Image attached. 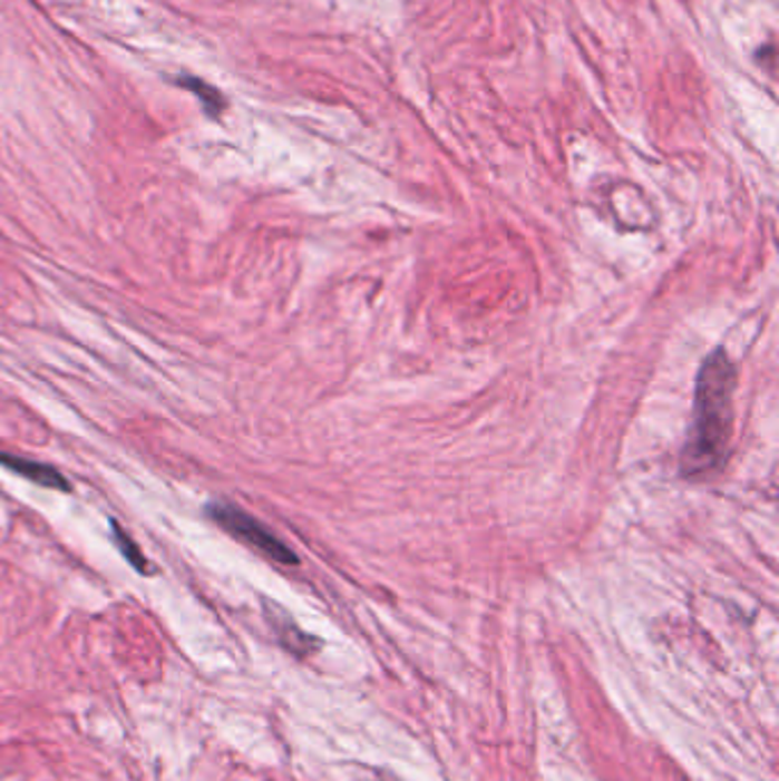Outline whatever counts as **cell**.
Returning a JSON list of instances; mask_svg holds the SVG:
<instances>
[{
    "instance_id": "cell-1",
    "label": "cell",
    "mask_w": 779,
    "mask_h": 781,
    "mask_svg": "<svg viewBox=\"0 0 779 781\" xmlns=\"http://www.w3.org/2000/svg\"><path fill=\"white\" fill-rule=\"evenodd\" d=\"M734 363L718 350L704 361L698 375L693 421L681 450V474L685 478L707 476L727 459L734 435Z\"/></svg>"
},
{
    "instance_id": "cell-2",
    "label": "cell",
    "mask_w": 779,
    "mask_h": 781,
    "mask_svg": "<svg viewBox=\"0 0 779 781\" xmlns=\"http://www.w3.org/2000/svg\"><path fill=\"white\" fill-rule=\"evenodd\" d=\"M208 515L226 533H232L236 539L261 550V554L267 556L270 560L280 565H298V556L277 535H274L270 528H265L259 519L247 515L245 510L236 508V505L213 502L208 505Z\"/></svg>"
},
{
    "instance_id": "cell-3",
    "label": "cell",
    "mask_w": 779,
    "mask_h": 781,
    "mask_svg": "<svg viewBox=\"0 0 779 781\" xmlns=\"http://www.w3.org/2000/svg\"><path fill=\"white\" fill-rule=\"evenodd\" d=\"M0 467H6L8 471L35 482V485H41V487H49V489H60V491H69V482L67 478L49 467V465H41V462H35V459H28V457H19V455H10V452H0Z\"/></svg>"
},
{
    "instance_id": "cell-4",
    "label": "cell",
    "mask_w": 779,
    "mask_h": 781,
    "mask_svg": "<svg viewBox=\"0 0 779 781\" xmlns=\"http://www.w3.org/2000/svg\"><path fill=\"white\" fill-rule=\"evenodd\" d=\"M110 528H113V537H115V544H117V548L121 550V556L130 563V567L133 569H137V572H140L143 576H149L152 574V565L147 563V558L143 556V550H140V546H137L121 528H119V524L115 521V519H110Z\"/></svg>"
}]
</instances>
